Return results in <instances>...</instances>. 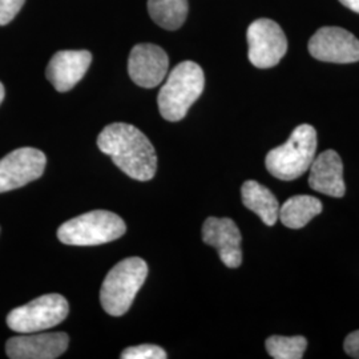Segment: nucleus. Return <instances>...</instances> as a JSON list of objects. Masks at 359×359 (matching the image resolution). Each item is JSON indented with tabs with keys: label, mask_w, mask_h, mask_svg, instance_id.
<instances>
[{
	"label": "nucleus",
	"mask_w": 359,
	"mask_h": 359,
	"mask_svg": "<svg viewBox=\"0 0 359 359\" xmlns=\"http://www.w3.org/2000/svg\"><path fill=\"white\" fill-rule=\"evenodd\" d=\"M97 147L130 179H154L157 156L152 142L140 129L126 123L109 124L99 135Z\"/></svg>",
	"instance_id": "obj_1"
},
{
	"label": "nucleus",
	"mask_w": 359,
	"mask_h": 359,
	"mask_svg": "<svg viewBox=\"0 0 359 359\" xmlns=\"http://www.w3.org/2000/svg\"><path fill=\"white\" fill-rule=\"evenodd\" d=\"M205 87L204 71L194 62H182L169 74L158 92L157 104L168 121L182 120Z\"/></svg>",
	"instance_id": "obj_2"
},
{
	"label": "nucleus",
	"mask_w": 359,
	"mask_h": 359,
	"mask_svg": "<svg viewBox=\"0 0 359 359\" xmlns=\"http://www.w3.org/2000/svg\"><path fill=\"white\" fill-rule=\"evenodd\" d=\"M317 145V130L309 124H301L293 130L287 142L266 154V169L276 179L283 181L298 179L313 164Z\"/></svg>",
	"instance_id": "obj_3"
},
{
	"label": "nucleus",
	"mask_w": 359,
	"mask_h": 359,
	"mask_svg": "<svg viewBox=\"0 0 359 359\" xmlns=\"http://www.w3.org/2000/svg\"><path fill=\"white\" fill-rule=\"evenodd\" d=\"M148 276V265L140 257H129L115 265L104 280L100 302L104 310L120 317L128 311Z\"/></svg>",
	"instance_id": "obj_4"
},
{
	"label": "nucleus",
	"mask_w": 359,
	"mask_h": 359,
	"mask_svg": "<svg viewBox=\"0 0 359 359\" xmlns=\"http://www.w3.org/2000/svg\"><path fill=\"white\" fill-rule=\"evenodd\" d=\"M126 231V222L115 213L92 210L65 222L57 229V237L71 246H96L115 241Z\"/></svg>",
	"instance_id": "obj_5"
},
{
	"label": "nucleus",
	"mask_w": 359,
	"mask_h": 359,
	"mask_svg": "<svg viewBox=\"0 0 359 359\" xmlns=\"http://www.w3.org/2000/svg\"><path fill=\"white\" fill-rule=\"evenodd\" d=\"M69 313V305L63 295L46 294L7 316L8 327L16 333H40L57 326Z\"/></svg>",
	"instance_id": "obj_6"
},
{
	"label": "nucleus",
	"mask_w": 359,
	"mask_h": 359,
	"mask_svg": "<svg viewBox=\"0 0 359 359\" xmlns=\"http://www.w3.org/2000/svg\"><path fill=\"white\" fill-rule=\"evenodd\" d=\"M249 60L257 68H271L281 62L287 51L283 28L270 19H257L248 28Z\"/></svg>",
	"instance_id": "obj_7"
},
{
	"label": "nucleus",
	"mask_w": 359,
	"mask_h": 359,
	"mask_svg": "<svg viewBox=\"0 0 359 359\" xmlns=\"http://www.w3.org/2000/svg\"><path fill=\"white\" fill-rule=\"evenodd\" d=\"M309 52L321 62L355 63L359 62V40L341 27H323L309 40Z\"/></svg>",
	"instance_id": "obj_8"
},
{
	"label": "nucleus",
	"mask_w": 359,
	"mask_h": 359,
	"mask_svg": "<svg viewBox=\"0 0 359 359\" xmlns=\"http://www.w3.org/2000/svg\"><path fill=\"white\" fill-rule=\"evenodd\" d=\"M46 164V154L39 149H15L0 160V193L22 188L41 177Z\"/></svg>",
	"instance_id": "obj_9"
},
{
	"label": "nucleus",
	"mask_w": 359,
	"mask_h": 359,
	"mask_svg": "<svg viewBox=\"0 0 359 359\" xmlns=\"http://www.w3.org/2000/svg\"><path fill=\"white\" fill-rule=\"evenodd\" d=\"M169 59L161 47L142 43L132 48L128 59L129 76L142 88H154L168 74Z\"/></svg>",
	"instance_id": "obj_10"
},
{
	"label": "nucleus",
	"mask_w": 359,
	"mask_h": 359,
	"mask_svg": "<svg viewBox=\"0 0 359 359\" xmlns=\"http://www.w3.org/2000/svg\"><path fill=\"white\" fill-rule=\"evenodd\" d=\"M204 243L216 248L224 265L236 269L243 264L241 231L231 218H206L203 226Z\"/></svg>",
	"instance_id": "obj_11"
},
{
	"label": "nucleus",
	"mask_w": 359,
	"mask_h": 359,
	"mask_svg": "<svg viewBox=\"0 0 359 359\" xmlns=\"http://www.w3.org/2000/svg\"><path fill=\"white\" fill-rule=\"evenodd\" d=\"M68 344L69 337L63 332L23 334L10 338L6 351L13 359H55L65 353Z\"/></svg>",
	"instance_id": "obj_12"
},
{
	"label": "nucleus",
	"mask_w": 359,
	"mask_h": 359,
	"mask_svg": "<svg viewBox=\"0 0 359 359\" xmlns=\"http://www.w3.org/2000/svg\"><path fill=\"white\" fill-rule=\"evenodd\" d=\"M92 63L90 51L56 52L47 65L46 75L57 92H68L87 74Z\"/></svg>",
	"instance_id": "obj_13"
},
{
	"label": "nucleus",
	"mask_w": 359,
	"mask_h": 359,
	"mask_svg": "<svg viewBox=\"0 0 359 359\" xmlns=\"http://www.w3.org/2000/svg\"><path fill=\"white\" fill-rule=\"evenodd\" d=\"M309 185L313 191L341 198L346 193L344 180V163L333 149L325 151L310 165Z\"/></svg>",
	"instance_id": "obj_14"
},
{
	"label": "nucleus",
	"mask_w": 359,
	"mask_h": 359,
	"mask_svg": "<svg viewBox=\"0 0 359 359\" xmlns=\"http://www.w3.org/2000/svg\"><path fill=\"white\" fill-rule=\"evenodd\" d=\"M241 198L244 205L255 212L268 226L276 225L280 215V204L276 196L262 184L249 180L241 188Z\"/></svg>",
	"instance_id": "obj_15"
},
{
	"label": "nucleus",
	"mask_w": 359,
	"mask_h": 359,
	"mask_svg": "<svg viewBox=\"0 0 359 359\" xmlns=\"http://www.w3.org/2000/svg\"><path fill=\"white\" fill-rule=\"evenodd\" d=\"M322 209V203L317 197L298 194L290 197L280 206L278 218L286 228L301 229L306 226L316 216L321 215Z\"/></svg>",
	"instance_id": "obj_16"
},
{
	"label": "nucleus",
	"mask_w": 359,
	"mask_h": 359,
	"mask_svg": "<svg viewBox=\"0 0 359 359\" xmlns=\"http://www.w3.org/2000/svg\"><path fill=\"white\" fill-rule=\"evenodd\" d=\"M148 13L157 26L175 31L188 16V0H148Z\"/></svg>",
	"instance_id": "obj_17"
},
{
	"label": "nucleus",
	"mask_w": 359,
	"mask_h": 359,
	"mask_svg": "<svg viewBox=\"0 0 359 359\" xmlns=\"http://www.w3.org/2000/svg\"><path fill=\"white\" fill-rule=\"evenodd\" d=\"M266 350L274 359H301L304 357L308 341L302 335L281 337L273 335L266 339Z\"/></svg>",
	"instance_id": "obj_18"
},
{
	"label": "nucleus",
	"mask_w": 359,
	"mask_h": 359,
	"mask_svg": "<svg viewBox=\"0 0 359 359\" xmlns=\"http://www.w3.org/2000/svg\"><path fill=\"white\" fill-rule=\"evenodd\" d=\"M121 359H167V351L157 345L128 347L121 353Z\"/></svg>",
	"instance_id": "obj_19"
},
{
	"label": "nucleus",
	"mask_w": 359,
	"mask_h": 359,
	"mask_svg": "<svg viewBox=\"0 0 359 359\" xmlns=\"http://www.w3.org/2000/svg\"><path fill=\"white\" fill-rule=\"evenodd\" d=\"M25 3L26 0H0V26L11 23Z\"/></svg>",
	"instance_id": "obj_20"
},
{
	"label": "nucleus",
	"mask_w": 359,
	"mask_h": 359,
	"mask_svg": "<svg viewBox=\"0 0 359 359\" xmlns=\"http://www.w3.org/2000/svg\"><path fill=\"white\" fill-rule=\"evenodd\" d=\"M344 347L348 357L359 359V330L347 335Z\"/></svg>",
	"instance_id": "obj_21"
},
{
	"label": "nucleus",
	"mask_w": 359,
	"mask_h": 359,
	"mask_svg": "<svg viewBox=\"0 0 359 359\" xmlns=\"http://www.w3.org/2000/svg\"><path fill=\"white\" fill-rule=\"evenodd\" d=\"M348 10L359 13V0H339Z\"/></svg>",
	"instance_id": "obj_22"
},
{
	"label": "nucleus",
	"mask_w": 359,
	"mask_h": 359,
	"mask_svg": "<svg viewBox=\"0 0 359 359\" xmlns=\"http://www.w3.org/2000/svg\"><path fill=\"white\" fill-rule=\"evenodd\" d=\"M4 95H6V90H4L3 84L0 83V104L3 103V100H4Z\"/></svg>",
	"instance_id": "obj_23"
}]
</instances>
